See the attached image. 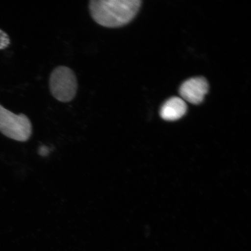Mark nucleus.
Here are the masks:
<instances>
[{
	"label": "nucleus",
	"instance_id": "f257e3e1",
	"mask_svg": "<svg viewBox=\"0 0 251 251\" xmlns=\"http://www.w3.org/2000/svg\"><path fill=\"white\" fill-rule=\"evenodd\" d=\"M140 0H92L89 9L97 24L108 28L125 26L132 21L141 6Z\"/></svg>",
	"mask_w": 251,
	"mask_h": 251
},
{
	"label": "nucleus",
	"instance_id": "f03ea898",
	"mask_svg": "<svg viewBox=\"0 0 251 251\" xmlns=\"http://www.w3.org/2000/svg\"><path fill=\"white\" fill-rule=\"evenodd\" d=\"M50 92L58 101L68 102L76 96L77 81L74 72L65 66H59L52 72L49 80Z\"/></svg>",
	"mask_w": 251,
	"mask_h": 251
},
{
	"label": "nucleus",
	"instance_id": "7ed1b4c3",
	"mask_svg": "<svg viewBox=\"0 0 251 251\" xmlns=\"http://www.w3.org/2000/svg\"><path fill=\"white\" fill-rule=\"evenodd\" d=\"M0 132L9 139L25 142L32 134V125L26 115L15 114L0 104Z\"/></svg>",
	"mask_w": 251,
	"mask_h": 251
},
{
	"label": "nucleus",
	"instance_id": "20e7f679",
	"mask_svg": "<svg viewBox=\"0 0 251 251\" xmlns=\"http://www.w3.org/2000/svg\"><path fill=\"white\" fill-rule=\"evenodd\" d=\"M208 89V83L205 78L193 77L182 84L180 94L185 101L197 105L203 101Z\"/></svg>",
	"mask_w": 251,
	"mask_h": 251
},
{
	"label": "nucleus",
	"instance_id": "39448f33",
	"mask_svg": "<svg viewBox=\"0 0 251 251\" xmlns=\"http://www.w3.org/2000/svg\"><path fill=\"white\" fill-rule=\"evenodd\" d=\"M187 105L186 101L180 97H172L166 101L160 110V115L163 119L175 121L186 114Z\"/></svg>",
	"mask_w": 251,
	"mask_h": 251
},
{
	"label": "nucleus",
	"instance_id": "423d86ee",
	"mask_svg": "<svg viewBox=\"0 0 251 251\" xmlns=\"http://www.w3.org/2000/svg\"><path fill=\"white\" fill-rule=\"evenodd\" d=\"M11 40L7 33L0 29V50H4L10 45Z\"/></svg>",
	"mask_w": 251,
	"mask_h": 251
},
{
	"label": "nucleus",
	"instance_id": "0eeeda50",
	"mask_svg": "<svg viewBox=\"0 0 251 251\" xmlns=\"http://www.w3.org/2000/svg\"><path fill=\"white\" fill-rule=\"evenodd\" d=\"M39 154L43 156H45L48 155L49 153V149L45 146L41 147L39 151Z\"/></svg>",
	"mask_w": 251,
	"mask_h": 251
}]
</instances>
